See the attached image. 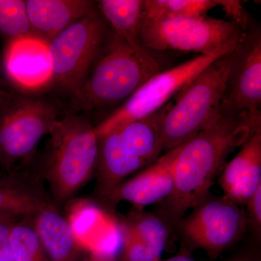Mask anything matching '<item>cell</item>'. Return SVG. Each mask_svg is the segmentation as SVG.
<instances>
[{
	"label": "cell",
	"instance_id": "cell-1",
	"mask_svg": "<svg viewBox=\"0 0 261 261\" xmlns=\"http://www.w3.org/2000/svg\"><path fill=\"white\" fill-rule=\"evenodd\" d=\"M252 132L245 115L221 112L211 126L178 146L173 164L174 187L158 204L157 216L175 227L207 193L222 171L228 155Z\"/></svg>",
	"mask_w": 261,
	"mask_h": 261
},
{
	"label": "cell",
	"instance_id": "cell-2",
	"mask_svg": "<svg viewBox=\"0 0 261 261\" xmlns=\"http://www.w3.org/2000/svg\"><path fill=\"white\" fill-rule=\"evenodd\" d=\"M161 71V63L147 49L134 47L112 32L87 78L71 96V108L89 111L123 103Z\"/></svg>",
	"mask_w": 261,
	"mask_h": 261
},
{
	"label": "cell",
	"instance_id": "cell-3",
	"mask_svg": "<svg viewBox=\"0 0 261 261\" xmlns=\"http://www.w3.org/2000/svg\"><path fill=\"white\" fill-rule=\"evenodd\" d=\"M49 135L42 174L58 207L69 202L95 172L98 137L95 126L74 114L58 119Z\"/></svg>",
	"mask_w": 261,
	"mask_h": 261
},
{
	"label": "cell",
	"instance_id": "cell-4",
	"mask_svg": "<svg viewBox=\"0 0 261 261\" xmlns=\"http://www.w3.org/2000/svg\"><path fill=\"white\" fill-rule=\"evenodd\" d=\"M168 104L150 116L98 137L95 170L98 198L104 200L130 174L161 157L163 150L161 123Z\"/></svg>",
	"mask_w": 261,
	"mask_h": 261
},
{
	"label": "cell",
	"instance_id": "cell-5",
	"mask_svg": "<svg viewBox=\"0 0 261 261\" xmlns=\"http://www.w3.org/2000/svg\"><path fill=\"white\" fill-rule=\"evenodd\" d=\"M232 51L213 62L168 102L161 123L163 150L182 145L219 118Z\"/></svg>",
	"mask_w": 261,
	"mask_h": 261
},
{
	"label": "cell",
	"instance_id": "cell-6",
	"mask_svg": "<svg viewBox=\"0 0 261 261\" xmlns=\"http://www.w3.org/2000/svg\"><path fill=\"white\" fill-rule=\"evenodd\" d=\"M247 29L223 19L172 18L142 19L141 44L152 50L195 53L199 56L229 53L246 36Z\"/></svg>",
	"mask_w": 261,
	"mask_h": 261
},
{
	"label": "cell",
	"instance_id": "cell-7",
	"mask_svg": "<svg viewBox=\"0 0 261 261\" xmlns=\"http://www.w3.org/2000/svg\"><path fill=\"white\" fill-rule=\"evenodd\" d=\"M107 37L106 21L95 8L51 39L48 44L51 84L73 95L88 75Z\"/></svg>",
	"mask_w": 261,
	"mask_h": 261
},
{
	"label": "cell",
	"instance_id": "cell-8",
	"mask_svg": "<svg viewBox=\"0 0 261 261\" xmlns=\"http://www.w3.org/2000/svg\"><path fill=\"white\" fill-rule=\"evenodd\" d=\"M58 119L53 103L15 94L0 106V166L11 173L30 159Z\"/></svg>",
	"mask_w": 261,
	"mask_h": 261
},
{
	"label": "cell",
	"instance_id": "cell-9",
	"mask_svg": "<svg viewBox=\"0 0 261 261\" xmlns=\"http://www.w3.org/2000/svg\"><path fill=\"white\" fill-rule=\"evenodd\" d=\"M175 228L188 248L203 250L214 260L243 238L247 230L245 209L210 192Z\"/></svg>",
	"mask_w": 261,
	"mask_h": 261
},
{
	"label": "cell",
	"instance_id": "cell-10",
	"mask_svg": "<svg viewBox=\"0 0 261 261\" xmlns=\"http://www.w3.org/2000/svg\"><path fill=\"white\" fill-rule=\"evenodd\" d=\"M227 53L198 56L154 75L112 114L95 126L97 137L158 112L213 62Z\"/></svg>",
	"mask_w": 261,
	"mask_h": 261
},
{
	"label": "cell",
	"instance_id": "cell-11",
	"mask_svg": "<svg viewBox=\"0 0 261 261\" xmlns=\"http://www.w3.org/2000/svg\"><path fill=\"white\" fill-rule=\"evenodd\" d=\"M260 107V33L247 30L231 53L221 112L245 115L255 130L261 128Z\"/></svg>",
	"mask_w": 261,
	"mask_h": 261
},
{
	"label": "cell",
	"instance_id": "cell-12",
	"mask_svg": "<svg viewBox=\"0 0 261 261\" xmlns=\"http://www.w3.org/2000/svg\"><path fill=\"white\" fill-rule=\"evenodd\" d=\"M3 66L10 83L24 92H38L53 84L49 45L35 36L7 42Z\"/></svg>",
	"mask_w": 261,
	"mask_h": 261
},
{
	"label": "cell",
	"instance_id": "cell-13",
	"mask_svg": "<svg viewBox=\"0 0 261 261\" xmlns=\"http://www.w3.org/2000/svg\"><path fill=\"white\" fill-rule=\"evenodd\" d=\"M177 151L178 147L168 151L134 177L123 181L102 201L111 205L126 201L140 210L147 205H158L173 191V164Z\"/></svg>",
	"mask_w": 261,
	"mask_h": 261
},
{
	"label": "cell",
	"instance_id": "cell-14",
	"mask_svg": "<svg viewBox=\"0 0 261 261\" xmlns=\"http://www.w3.org/2000/svg\"><path fill=\"white\" fill-rule=\"evenodd\" d=\"M218 183L226 197L240 206L261 186V128L252 130L233 159L225 165Z\"/></svg>",
	"mask_w": 261,
	"mask_h": 261
},
{
	"label": "cell",
	"instance_id": "cell-15",
	"mask_svg": "<svg viewBox=\"0 0 261 261\" xmlns=\"http://www.w3.org/2000/svg\"><path fill=\"white\" fill-rule=\"evenodd\" d=\"M122 261H161L169 226L156 214L135 209L122 225Z\"/></svg>",
	"mask_w": 261,
	"mask_h": 261
},
{
	"label": "cell",
	"instance_id": "cell-16",
	"mask_svg": "<svg viewBox=\"0 0 261 261\" xmlns=\"http://www.w3.org/2000/svg\"><path fill=\"white\" fill-rule=\"evenodd\" d=\"M25 4L33 35L48 44L96 8L88 0H27Z\"/></svg>",
	"mask_w": 261,
	"mask_h": 261
},
{
	"label": "cell",
	"instance_id": "cell-17",
	"mask_svg": "<svg viewBox=\"0 0 261 261\" xmlns=\"http://www.w3.org/2000/svg\"><path fill=\"white\" fill-rule=\"evenodd\" d=\"M34 228L50 261H80L84 247L75 237L69 221L54 203L32 216Z\"/></svg>",
	"mask_w": 261,
	"mask_h": 261
},
{
	"label": "cell",
	"instance_id": "cell-18",
	"mask_svg": "<svg viewBox=\"0 0 261 261\" xmlns=\"http://www.w3.org/2000/svg\"><path fill=\"white\" fill-rule=\"evenodd\" d=\"M53 203L35 178L19 172L0 178V215L33 216Z\"/></svg>",
	"mask_w": 261,
	"mask_h": 261
},
{
	"label": "cell",
	"instance_id": "cell-19",
	"mask_svg": "<svg viewBox=\"0 0 261 261\" xmlns=\"http://www.w3.org/2000/svg\"><path fill=\"white\" fill-rule=\"evenodd\" d=\"M99 13L113 32L135 47H143L140 40L144 0H100L96 3Z\"/></svg>",
	"mask_w": 261,
	"mask_h": 261
},
{
	"label": "cell",
	"instance_id": "cell-20",
	"mask_svg": "<svg viewBox=\"0 0 261 261\" xmlns=\"http://www.w3.org/2000/svg\"><path fill=\"white\" fill-rule=\"evenodd\" d=\"M223 3L224 0H144L142 19L200 18Z\"/></svg>",
	"mask_w": 261,
	"mask_h": 261
},
{
	"label": "cell",
	"instance_id": "cell-21",
	"mask_svg": "<svg viewBox=\"0 0 261 261\" xmlns=\"http://www.w3.org/2000/svg\"><path fill=\"white\" fill-rule=\"evenodd\" d=\"M13 261H50L33 223L32 216L20 218L10 233Z\"/></svg>",
	"mask_w": 261,
	"mask_h": 261
},
{
	"label": "cell",
	"instance_id": "cell-22",
	"mask_svg": "<svg viewBox=\"0 0 261 261\" xmlns=\"http://www.w3.org/2000/svg\"><path fill=\"white\" fill-rule=\"evenodd\" d=\"M0 33L8 41L33 35L23 0H0Z\"/></svg>",
	"mask_w": 261,
	"mask_h": 261
},
{
	"label": "cell",
	"instance_id": "cell-23",
	"mask_svg": "<svg viewBox=\"0 0 261 261\" xmlns=\"http://www.w3.org/2000/svg\"><path fill=\"white\" fill-rule=\"evenodd\" d=\"M245 210L247 228H248L257 240L261 238V186L250 197Z\"/></svg>",
	"mask_w": 261,
	"mask_h": 261
},
{
	"label": "cell",
	"instance_id": "cell-24",
	"mask_svg": "<svg viewBox=\"0 0 261 261\" xmlns=\"http://www.w3.org/2000/svg\"><path fill=\"white\" fill-rule=\"evenodd\" d=\"M20 218L9 215H0V261H13L10 233L12 228Z\"/></svg>",
	"mask_w": 261,
	"mask_h": 261
},
{
	"label": "cell",
	"instance_id": "cell-25",
	"mask_svg": "<svg viewBox=\"0 0 261 261\" xmlns=\"http://www.w3.org/2000/svg\"><path fill=\"white\" fill-rule=\"evenodd\" d=\"M15 94L16 92L13 91L9 84L0 78V106L10 100Z\"/></svg>",
	"mask_w": 261,
	"mask_h": 261
},
{
	"label": "cell",
	"instance_id": "cell-26",
	"mask_svg": "<svg viewBox=\"0 0 261 261\" xmlns=\"http://www.w3.org/2000/svg\"><path fill=\"white\" fill-rule=\"evenodd\" d=\"M226 261H260V257L258 253L250 250L240 252Z\"/></svg>",
	"mask_w": 261,
	"mask_h": 261
},
{
	"label": "cell",
	"instance_id": "cell-27",
	"mask_svg": "<svg viewBox=\"0 0 261 261\" xmlns=\"http://www.w3.org/2000/svg\"><path fill=\"white\" fill-rule=\"evenodd\" d=\"M80 261H113L111 257L98 252H92L85 255Z\"/></svg>",
	"mask_w": 261,
	"mask_h": 261
},
{
	"label": "cell",
	"instance_id": "cell-28",
	"mask_svg": "<svg viewBox=\"0 0 261 261\" xmlns=\"http://www.w3.org/2000/svg\"><path fill=\"white\" fill-rule=\"evenodd\" d=\"M161 261H195V260L187 252H181L177 255H174V256Z\"/></svg>",
	"mask_w": 261,
	"mask_h": 261
}]
</instances>
